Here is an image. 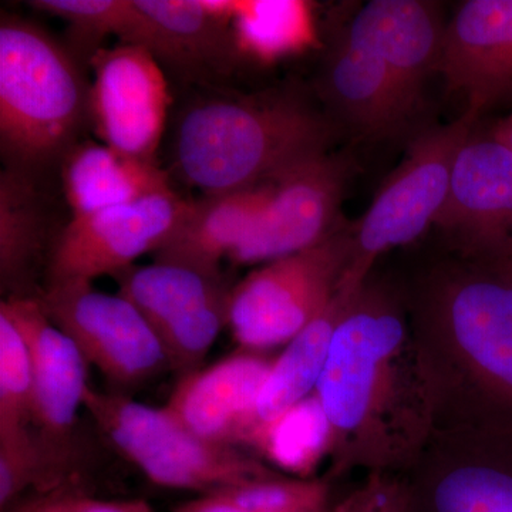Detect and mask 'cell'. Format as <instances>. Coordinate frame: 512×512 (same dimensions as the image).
Masks as SVG:
<instances>
[{
    "label": "cell",
    "mask_w": 512,
    "mask_h": 512,
    "mask_svg": "<svg viewBox=\"0 0 512 512\" xmlns=\"http://www.w3.org/2000/svg\"><path fill=\"white\" fill-rule=\"evenodd\" d=\"M90 121V84L82 59L20 16L0 22V151L5 168L40 174L82 143Z\"/></svg>",
    "instance_id": "3957f363"
},
{
    "label": "cell",
    "mask_w": 512,
    "mask_h": 512,
    "mask_svg": "<svg viewBox=\"0 0 512 512\" xmlns=\"http://www.w3.org/2000/svg\"><path fill=\"white\" fill-rule=\"evenodd\" d=\"M328 121L288 93L202 97L174 121L171 161L202 195L269 183L293 165L328 153Z\"/></svg>",
    "instance_id": "7a4b0ae2"
},
{
    "label": "cell",
    "mask_w": 512,
    "mask_h": 512,
    "mask_svg": "<svg viewBox=\"0 0 512 512\" xmlns=\"http://www.w3.org/2000/svg\"><path fill=\"white\" fill-rule=\"evenodd\" d=\"M28 345L33 375L32 423L39 430L50 483V461L62 460L89 389L87 362L69 336L49 319L36 298H9L0 305Z\"/></svg>",
    "instance_id": "5bb4252c"
},
{
    "label": "cell",
    "mask_w": 512,
    "mask_h": 512,
    "mask_svg": "<svg viewBox=\"0 0 512 512\" xmlns=\"http://www.w3.org/2000/svg\"><path fill=\"white\" fill-rule=\"evenodd\" d=\"M441 73L478 117L512 97V0H468L444 30Z\"/></svg>",
    "instance_id": "e0dca14e"
},
{
    "label": "cell",
    "mask_w": 512,
    "mask_h": 512,
    "mask_svg": "<svg viewBox=\"0 0 512 512\" xmlns=\"http://www.w3.org/2000/svg\"><path fill=\"white\" fill-rule=\"evenodd\" d=\"M410 493V512H512V430L480 427L466 457Z\"/></svg>",
    "instance_id": "d6986e66"
},
{
    "label": "cell",
    "mask_w": 512,
    "mask_h": 512,
    "mask_svg": "<svg viewBox=\"0 0 512 512\" xmlns=\"http://www.w3.org/2000/svg\"><path fill=\"white\" fill-rule=\"evenodd\" d=\"M174 512H255L228 503L215 495H201L197 500L188 501Z\"/></svg>",
    "instance_id": "4dcf8cb0"
},
{
    "label": "cell",
    "mask_w": 512,
    "mask_h": 512,
    "mask_svg": "<svg viewBox=\"0 0 512 512\" xmlns=\"http://www.w3.org/2000/svg\"><path fill=\"white\" fill-rule=\"evenodd\" d=\"M423 377L406 320L389 292L365 282L340 319L315 397L330 451L384 464L412 443L426 412Z\"/></svg>",
    "instance_id": "6da1fadb"
},
{
    "label": "cell",
    "mask_w": 512,
    "mask_h": 512,
    "mask_svg": "<svg viewBox=\"0 0 512 512\" xmlns=\"http://www.w3.org/2000/svg\"><path fill=\"white\" fill-rule=\"evenodd\" d=\"M271 195L269 181L247 190L190 200L180 224L154 254V261L221 272L222 259L229 258L247 238L268 207Z\"/></svg>",
    "instance_id": "ffe728a7"
},
{
    "label": "cell",
    "mask_w": 512,
    "mask_h": 512,
    "mask_svg": "<svg viewBox=\"0 0 512 512\" xmlns=\"http://www.w3.org/2000/svg\"><path fill=\"white\" fill-rule=\"evenodd\" d=\"M437 227L483 261L512 256V151L471 134L458 150Z\"/></svg>",
    "instance_id": "9a60e30c"
},
{
    "label": "cell",
    "mask_w": 512,
    "mask_h": 512,
    "mask_svg": "<svg viewBox=\"0 0 512 512\" xmlns=\"http://www.w3.org/2000/svg\"><path fill=\"white\" fill-rule=\"evenodd\" d=\"M238 55L272 63L315 40L312 6L301 0H238L231 22Z\"/></svg>",
    "instance_id": "d4e9b609"
},
{
    "label": "cell",
    "mask_w": 512,
    "mask_h": 512,
    "mask_svg": "<svg viewBox=\"0 0 512 512\" xmlns=\"http://www.w3.org/2000/svg\"><path fill=\"white\" fill-rule=\"evenodd\" d=\"M352 255V231L336 227L308 249L268 262L235 285L228 328L241 350L291 342L330 302Z\"/></svg>",
    "instance_id": "52a82bcc"
},
{
    "label": "cell",
    "mask_w": 512,
    "mask_h": 512,
    "mask_svg": "<svg viewBox=\"0 0 512 512\" xmlns=\"http://www.w3.org/2000/svg\"><path fill=\"white\" fill-rule=\"evenodd\" d=\"M412 493L406 485L383 474L370 476L362 487L330 508V512H410Z\"/></svg>",
    "instance_id": "f1b7e54d"
},
{
    "label": "cell",
    "mask_w": 512,
    "mask_h": 512,
    "mask_svg": "<svg viewBox=\"0 0 512 512\" xmlns=\"http://www.w3.org/2000/svg\"><path fill=\"white\" fill-rule=\"evenodd\" d=\"M323 89L339 116L369 136L393 133L410 116L383 63L345 33L326 60Z\"/></svg>",
    "instance_id": "7402d4cb"
},
{
    "label": "cell",
    "mask_w": 512,
    "mask_h": 512,
    "mask_svg": "<svg viewBox=\"0 0 512 512\" xmlns=\"http://www.w3.org/2000/svg\"><path fill=\"white\" fill-rule=\"evenodd\" d=\"M67 512H153L143 500L104 501L82 494L64 493Z\"/></svg>",
    "instance_id": "f546056e"
},
{
    "label": "cell",
    "mask_w": 512,
    "mask_h": 512,
    "mask_svg": "<svg viewBox=\"0 0 512 512\" xmlns=\"http://www.w3.org/2000/svg\"><path fill=\"white\" fill-rule=\"evenodd\" d=\"M493 266L495 271L500 272L505 278L510 279L512 282V256H505V258L494 259V261H483Z\"/></svg>",
    "instance_id": "d6a6232c"
},
{
    "label": "cell",
    "mask_w": 512,
    "mask_h": 512,
    "mask_svg": "<svg viewBox=\"0 0 512 512\" xmlns=\"http://www.w3.org/2000/svg\"><path fill=\"white\" fill-rule=\"evenodd\" d=\"M33 375L28 345L0 312V440L22 436L32 421Z\"/></svg>",
    "instance_id": "484cf974"
},
{
    "label": "cell",
    "mask_w": 512,
    "mask_h": 512,
    "mask_svg": "<svg viewBox=\"0 0 512 512\" xmlns=\"http://www.w3.org/2000/svg\"><path fill=\"white\" fill-rule=\"evenodd\" d=\"M188 202L173 190L70 217L50 252L47 284L93 282L103 275L114 278L140 256L156 254L180 224Z\"/></svg>",
    "instance_id": "30bf717a"
},
{
    "label": "cell",
    "mask_w": 512,
    "mask_h": 512,
    "mask_svg": "<svg viewBox=\"0 0 512 512\" xmlns=\"http://www.w3.org/2000/svg\"><path fill=\"white\" fill-rule=\"evenodd\" d=\"M274 359L241 350L207 369L181 377L165 404L201 439L220 446L251 444L259 393Z\"/></svg>",
    "instance_id": "2e32d148"
},
{
    "label": "cell",
    "mask_w": 512,
    "mask_h": 512,
    "mask_svg": "<svg viewBox=\"0 0 512 512\" xmlns=\"http://www.w3.org/2000/svg\"><path fill=\"white\" fill-rule=\"evenodd\" d=\"M255 512H330L329 485L323 480L259 478L208 494Z\"/></svg>",
    "instance_id": "4316f807"
},
{
    "label": "cell",
    "mask_w": 512,
    "mask_h": 512,
    "mask_svg": "<svg viewBox=\"0 0 512 512\" xmlns=\"http://www.w3.org/2000/svg\"><path fill=\"white\" fill-rule=\"evenodd\" d=\"M35 298L87 365L114 386H141L168 367L156 333L120 293L101 292L93 282H63L47 284Z\"/></svg>",
    "instance_id": "9c48e42d"
},
{
    "label": "cell",
    "mask_w": 512,
    "mask_h": 512,
    "mask_svg": "<svg viewBox=\"0 0 512 512\" xmlns=\"http://www.w3.org/2000/svg\"><path fill=\"white\" fill-rule=\"evenodd\" d=\"M444 30L436 3L373 0L360 9L345 35L383 63L412 114L429 74L440 70Z\"/></svg>",
    "instance_id": "ac0fdd59"
},
{
    "label": "cell",
    "mask_w": 512,
    "mask_h": 512,
    "mask_svg": "<svg viewBox=\"0 0 512 512\" xmlns=\"http://www.w3.org/2000/svg\"><path fill=\"white\" fill-rule=\"evenodd\" d=\"M60 171L72 217L173 191L168 174L156 160L126 156L93 141L73 147L60 164Z\"/></svg>",
    "instance_id": "44dd1931"
},
{
    "label": "cell",
    "mask_w": 512,
    "mask_h": 512,
    "mask_svg": "<svg viewBox=\"0 0 512 512\" xmlns=\"http://www.w3.org/2000/svg\"><path fill=\"white\" fill-rule=\"evenodd\" d=\"M434 328L466 369L481 426L512 430V282L483 262L444 276L431 293Z\"/></svg>",
    "instance_id": "5b68a950"
},
{
    "label": "cell",
    "mask_w": 512,
    "mask_h": 512,
    "mask_svg": "<svg viewBox=\"0 0 512 512\" xmlns=\"http://www.w3.org/2000/svg\"><path fill=\"white\" fill-rule=\"evenodd\" d=\"M109 36L143 47L164 72L191 82L224 76L238 55L231 23L201 0H111Z\"/></svg>",
    "instance_id": "7c38bea8"
},
{
    "label": "cell",
    "mask_w": 512,
    "mask_h": 512,
    "mask_svg": "<svg viewBox=\"0 0 512 512\" xmlns=\"http://www.w3.org/2000/svg\"><path fill=\"white\" fill-rule=\"evenodd\" d=\"M490 137L497 140L498 143L504 144L505 147L512 151V114L495 124Z\"/></svg>",
    "instance_id": "1f68e13d"
},
{
    "label": "cell",
    "mask_w": 512,
    "mask_h": 512,
    "mask_svg": "<svg viewBox=\"0 0 512 512\" xmlns=\"http://www.w3.org/2000/svg\"><path fill=\"white\" fill-rule=\"evenodd\" d=\"M12 512H26V511H25V508H23L22 505H20L19 508H16V510L12 511Z\"/></svg>",
    "instance_id": "836d02e7"
},
{
    "label": "cell",
    "mask_w": 512,
    "mask_h": 512,
    "mask_svg": "<svg viewBox=\"0 0 512 512\" xmlns=\"http://www.w3.org/2000/svg\"><path fill=\"white\" fill-rule=\"evenodd\" d=\"M49 204L40 181L3 168L0 174V288L8 298H33L37 266L53 242Z\"/></svg>",
    "instance_id": "cb8c5ba5"
},
{
    "label": "cell",
    "mask_w": 512,
    "mask_h": 512,
    "mask_svg": "<svg viewBox=\"0 0 512 512\" xmlns=\"http://www.w3.org/2000/svg\"><path fill=\"white\" fill-rule=\"evenodd\" d=\"M83 407L121 456L160 487L208 495L276 476L235 447L201 439L165 407L154 409L124 394L103 393L92 386Z\"/></svg>",
    "instance_id": "277c9868"
},
{
    "label": "cell",
    "mask_w": 512,
    "mask_h": 512,
    "mask_svg": "<svg viewBox=\"0 0 512 512\" xmlns=\"http://www.w3.org/2000/svg\"><path fill=\"white\" fill-rule=\"evenodd\" d=\"M90 121L101 143L126 156L156 160L170 111L163 67L147 50L121 45L90 59Z\"/></svg>",
    "instance_id": "8fae6325"
},
{
    "label": "cell",
    "mask_w": 512,
    "mask_h": 512,
    "mask_svg": "<svg viewBox=\"0 0 512 512\" xmlns=\"http://www.w3.org/2000/svg\"><path fill=\"white\" fill-rule=\"evenodd\" d=\"M355 292L346 291L338 285L328 305L291 342L286 343L284 352L272 362L256 402L251 444H255L271 424L309 399V394L315 393L328 362L333 335L350 296Z\"/></svg>",
    "instance_id": "603a6c76"
},
{
    "label": "cell",
    "mask_w": 512,
    "mask_h": 512,
    "mask_svg": "<svg viewBox=\"0 0 512 512\" xmlns=\"http://www.w3.org/2000/svg\"><path fill=\"white\" fill-rule=\"evenodd\" d=\"M346 181L348 163L333 154H319L293 165L272 180L268 207L229 261L268 264L319 244L338 227Z\"/></svg>",
    "instance_id": "4fadbf2b"
},
{
    "label": "cell",
    "mask_w": 512,
    "mask_h": 512,
    "mask_svg": "<svg viewBox=\"0 0 512 512\" xmlns=\"http://www.w3.org/2000/svg\"><path fill=\"white\" fill-rule=\"evenodd\" d=\"M42 484L52 491L45 454L33 434L0 440V508L8 511L29 487Z\"/></svg>",
    "instance_id": "83f0119b"
},
{
    "label": "cell",
    "mask_w": 512,
    "mask_h": 512,
    "mask_svg": "<svg viewBox=\"0 0 512 512\" xmlns=\"http://www.w3.org/2000/svg\"><path fill=\"white\" fill-rule=\"evenodd\" d=\"M477 119L466 110L460 119L431 128L414 141L352 231V255L340 288L357 291L380 254L410 244L436 224L446 204L458 150L473 134Z\"/></svg>",
    "instance_id": "8992f818"
},
{
    "label": "cell",
    "mask_w": 512,
    "mask_h": 512,
    "mask_svg": "<svg viewBox=\"0 0 512 512\" xmlns=\"http://www.w3.org/2000/svg\"><path fill=\"white\" fill-rule=\"evenodd\" d=\"M114 278L120 295L136 306L156 333L168 367L181 377L200 370L228 326L232 288L222 272L154 261L130 266Z\"/></svg>",
    "instance_id": "ba28073f"
}]
</instances>
